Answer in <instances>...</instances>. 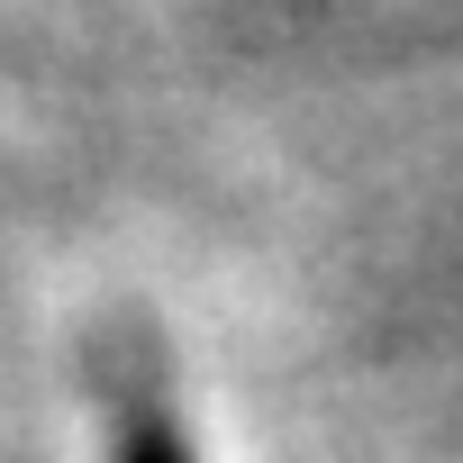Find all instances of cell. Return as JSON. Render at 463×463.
I'll use <instances>...</instances> for the list:
<instances>
[{
	"instance_id": "cell-1",
	"label": "cell",
	"mask_w": 463,
	"mask_h": 463,
	"mask_svg": "<svg viewBox=\"0 0 463 463\" xmlns=\"http://www.w3.org/2000/svg\"><path fill=\"white\" fill-rule=\"evenodd\" d=\"M118 463H191V445H182V427L164 418L155 391H128L118 400Z\"/></svg>"
}]
</instances>
